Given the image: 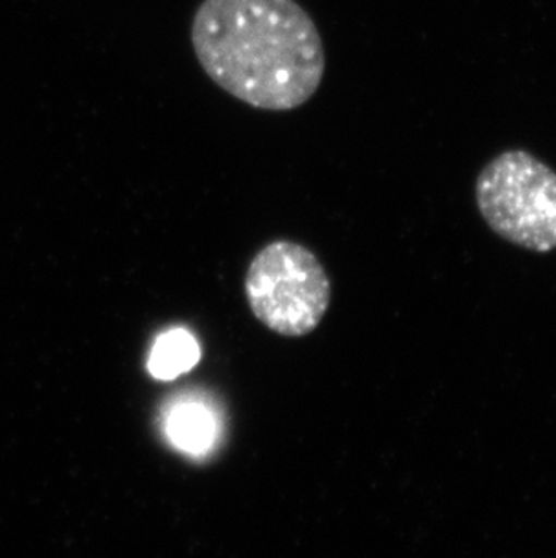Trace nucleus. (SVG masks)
<instances>
[{"label":"nucleus","instance_id":"nucleus-1","mask_svg":"<svg viewBox=\"0 0 556 558\" xmlns=\"http://www.w3.org/2000/svg\"><path fill=\"white\" fill-rule=\"evenodd\" d=\"M192 48L208 78L261 111H293L326 73L321 32L297 0H203Z\"/></svg>","mask_w":556,"mask_h":558},{"label":"nucleus","instance_id":"nucleus-4","mask_svg":"<svg viewBox=\"0 0 556 558\" xmlns=\"http://www.w3.org/2000/svg\"><path fill=\"white\" fill-rule=\"evenodd\" d=\"M200 359V343L194 335L178 327L164 332L156 340L148 360V371L154 378L173 379L186 371L194 369Z\"/></svg>","mask_w":556,"mask_h":558},{"label":"nucleus","instance_id":"nucleus-3","mask_svg":"<svg viewBox=\"0 0 556 558\" xmlns=\"http://www.w3.org/2000/svg\"><path fill=\"white\" fill-rule=\"evenodd\" d=\"M244 293L257 320L282 337L315 331L331 306V280L318 257L283 239L266 244L253 257Z\"/></svg>","mask_w":556,"mask_h":558},{"label":"nucleus","instance_id":"nucleus-2","mask_svg":"<svg viewBox=\"0 0 556 558\" xmlns=\"http://www.w3.org/2000/svg\"><path fill=\"white\" fill-rule=\"evenodd\" d=\"M475 197L504 241L530 252L556 250V174L541 159L524 150L500 154L479 174Z\"/></svg>","mask_w":556,"mask_h":558},{"label":"nucleus","instance_id":"nucleus-5","mask_svg":"<svg viewBox=\"0 0 556 558\" xmlns=\"http://www.w3.org/2000/svg\"><path fill=\"white\" fill-rule=\"evenodd\" d=\"M168 434L186 452L203 453L216 436V422L205 407L184 403L168 420Z\"/></svg>","mask_w":556,"mask_h":558}]
</instances>
